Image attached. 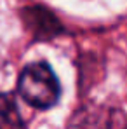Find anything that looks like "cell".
I'll use <instances>...</instances> for the list:
<instances>
[{"instance_id": "6da1fadb", "label": "cell", "mask_w": 127, "mask_h": 129, "mask_svg": "<svg viewBox=\"0 0 127 129\" xmlns=\"http://www.w3.org/2000/svg\"><path fill=\"white\" fill-rule=\"evenodd\" d=\"M18 91L28 105L40 110L54 107L61 94V87L54 72L44 61L24 66L19 75Z\"/></svg>"}, {"instance_id": "277c9868", "label": "cell", "mask_w": 127, "mask_h": 129, "mask_svg": "<svg viewBox=\"0 0 127 129\" xmlns=\"http://www.w3.org/2000/svg\"><path fill=\"white\" fill-rule=\"evenodd\" d=\"M0 129H24L18 105L11 94H0Z\"/></svg>"}, {"instance_id": "7a4b0ae2", "label": "cell", "mask_w": 127, "mask_h": 129, "mask_svg": "<svg viewBox=\"0 0 127 129\" xmlns=\"http://www.w3.org/2000/svg\"><path fill=\"white\" fill-rule=\"evenodd\" d=\"M68 129H127V115L110 105H85L71 115Z\"/></svg>"}, {"instance_id": "3957f363", "label": "cell", "mask_w": 127, "mask_h": 129, "mask_svg": "<svg viewBox=\"0 0 127 129\" xmlns=\"http://www.w3.org/2000/svg\"><path fill=\"white\" fill-rule=\"evenodd\" d=\"M21 19L28 33L37 40H49L63 31L59 19L42 5H30L21 11Z\"/></svg>"}]
</instances>
